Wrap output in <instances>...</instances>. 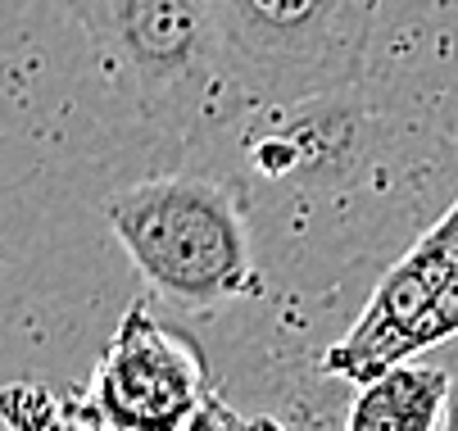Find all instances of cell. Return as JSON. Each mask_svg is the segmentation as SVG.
Masks as SVG:
<instances>
[{
  "instance_id": "cell-4",
  "label": "cell",
  "mask_w": 458,
  "mask_h": 431,
  "mask_svg": "<svg viewBox=\"0 0 458 431\" xmlns=\"http://www.w3.org/2000/svg\"><path fill=\"white\" fill-rule=\"evenodd\" d=\"M209 395H214V377L200 341L173 332L150 314V304L137 300L114 327L87 386L64 400V427L186 431V422Z\"/></svg>"
},
{
  "instance_id": "cell-2",
  "label": "cell",
  "mask_w": 458,
  "mask_h": 431,
  "mask_svg": "<svg viewBox=\"0 0 458 431\" xmlns=\"http://www.w3.org/2000/svg\"><path fill=\"white\" fill-rule=\"evenodd\" d=\"M105 223L150 291L177 309L209 314L264 286L236 191L205 173L132 182L105 200Z\"/></svg>"
},
{
  "instance_id": "cell-9",
  "label": "cell",
  "mask_w": 458,
  "mask_h": 431,
  "mask_svg": "<svg viewBox=\"0 0 458 431\" xmlns=\"http://www.w3.org/2000/svg\"><path fill=\"white\" fill-rule=\"evenodd\" d=\"M449 336H458V268H449V277L440 282L427 318L418 323V354L449 341Z\"/></svg>"
},
{
  "instance_id": "cell-1",
  "label": "cell",
  "mask_w": 458,
  "mask_h": 431,
  "mask_svg": "<svg viewBox=\"0 0 458 431\" xmlns=\"http://www.w3.org/2000/svg\"><path fill=\"white\" fill-rule=\"evenodd\" d=\"M105 78L159 137L205 141L250 109L227 78L209 0H64Z\"/></svg>"
},
{
  "instance_id": "cell-10",
  "label": "cell",
  "mask_w": 458,
  "mask_h": 431,
  "mask_svg": "<svg viewBox=\"0 0 458 431\" xmlns=\"http://www.w3.org/2000/svg\"><path fill=\"white\" fill-rule=\"evenodd\" d=\"M186 431H286V427L277 418H245L232 404H223L218 395H209L195 409V418L186 422Z\"/></svg>"
},
{
  "instance_id": "cell-12",
  "label": "cell",
  "mask_w": 458,
  "mask_h": 431,
  "mask_svg": "<svg viewBox=\"0 0 458 431\" xmlns=\"http://www.w3.org/2000/svg\"><path fill=\"white\" fill-rule=\"evenodd\" d=\"M440 431H458V377L449 382V404H445V422Z\"/></svg>"
},
{
  "instance_id": "cell-8",
  "label": "cell",
  "mask_w": 458,
  "mask_h": 431,
  "mask_svg": "<svg viewBox=\"0 0 458 431\" xmlns=\"http://www.w3.org/2000/svg\"><path fill=\"white\" fill-rule=\"evenodd\" d=\"M23 391V400H28V409H19V400H10L5 391H0V418L10 422V431H59L64 427V404L50 395V391H41V386H19Z\"/></svg>"
},
{
  "instance_id": "cell-6",
  "label": "cell",
  "mask_w": 458,
  "mask_h": 431,
  "mask_svg": "<svg viewBox=\"0 0 458 431\" xmlns=\"http://www.w3.org/2000/svg\"><path fill=\"white\" fill-rule=\"evenodd\" d=\"M445 277H449V264L427 241H418L413 250L381 277V286L372 291L359 323L322 354V368L341 382L368 386L381 373H390V368L409 363L418 354V323L427 318Z\"/></svg>"
},
{
  "instance_id": "cell-7",
  "label": "cell",
  "mask_w": 458,
  "mask_h": 431,
  "mask_svg": "<svg viewBox=\"0 0 458 431\" xmlns=\"http://www.w3.org/2000/svg\"><path fill=\"white\" fill-rule=\"evenodd\" d=\"M449 373L427 363H400L359 386L345 431H440L449 404Z\"/></svg>"
},
{
  "instance_id": "cell-3",
  "label": "cell",
  "mask_w": 458,
  "mask_h": 431,
  "mask_svg": "<svg viewBox=\"0 0 458 431\" xmlns=\"http://www.w3.org/2000/svg\"><path fill=\"white\" fill-rule=\"evenodd\" d=\"M241 100L291 105L363 82L377 0H209Z\"/></svg>"
},
{
  "instance_id": "cell-11",
  "label": "cell",
  "mask_w": 458,
  "mask_h": 431,
  "mask_svg": "<svg viewBox=\"0 0 458 431\" xmlns=\"http://www.w3.org/2000/svg\"><path fill=\"white\" fill-rule=\"evenodd\" d=\"M422 241L431 245V250H436L449 268H458V200L449 205V214H445V218H440V223H436V227L422 236Z\"/></svg>"
},
{
  "instance_id": "cell-5",
  "label": "cell",
  "mask_w": 458,
  "mask_h": 431,
  "mask_svg": "<svg viewBox=\"0 0 458 431\" xmlns=\"http://www.w3.org/2000/svg\"><path fill=\"white\" fill-rule=\"evenodd\" d=\"M250 173L268 182H291L300 191H341L368 168L372 114L350 91H327L291 105H254L227 132Z\"/></svg>"
}]
</instances>
